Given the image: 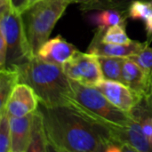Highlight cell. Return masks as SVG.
<instances>
[{"label":"cell","mask_w":152,"mask_h":152,"mask_svg":"<svg viewBox=\"0 0 152 152\" xmlns=\"http://www.w3.org/2000/svg\"><path fill=\"white\" fill-rule=\"evenodd\" d=\"M42 113L49 151L120 152L123 146L113 134L110 123L77 102L69 105H38Z\"/></svg>","instance_id":"6da1fadb"},{"label":"cell","mask_w":152,"mask_h":152,"mask_svg":"<svg viewBox=\"0 0 152 152\" xmlns=\"http://www.w3.org/2000/svg\"><path fill=\"white\" fill-rule=\"evenodd\" d=\"M16 69L19 72V83L30 86L40 104L59 106L77 102L70 79L65 74L62 66L33 57Z\"/></svg>","instance_id":"7a4b0ae2"},{"label":"cell","mask_w":152,"mask_h":152,"mask_svg":"<svg viewBox=\"0 0 152 152\" xmlns=\"http://www.w3.org/2000/svg\"><path fill=\"white\" fill-rule=\"evenodd\" d=\"M70 3L69 0H38L20 12L32 57L48 40L55 24Z\"/></svg>","instance_id":"3957f363"},{"label":"cell","mask_w":152,"mask_h":152,"mask_svg":"<svg viewBox=\"0 0 152 152\" xmlns=\"http://www.w3.org/2000/svg\"><path fill=\"white\" fill-rule=\"evenodd\" d=\"M0 34L4 37L7 45L6 68L16 69L33 58L20 12L14 7L12 0L0 3Z\"/></svg>","instance_id":"277c9868"},{"label":"cell","mask_w":152,"mask_h":152,"mask_svg":"<svg viewBox=\"0 0 152 152\" xmlns=\"http://www.w3.org/2000/svg\"><path fill=\"white\" fill-rule=\"evenodd\" d=\"M70 84L75 100L104 121L117 126H127L133 119L130 113L113 105L96 87L71 79Z\"/></svg>","instance_id":"5b68a950"},{"label":"cell","mask_w":152,"mask_h":152,"mask_svg":"<svg viewBox=\"0 0 152 152\" xmlns=\"http://www.w3.org/2000/svg\"><path fill=\"white\" fill-rule=\"evenodd\" d=\"M62 67L69 79L86 86H95L104 79L98 56L89 53L79 51Z\"/></svg>","instance_id":"8992f818"},{"label":"cell","mask_w":152,"mask_h":152,"mask_svg":"<svg viewBox=\"0 0 152 152\" xmlns=\"http://www.w3.org/2000/svg\"><path fill=\"white\" fill-rule=\"evenodd\" d=\"M106 28H98L90 43L86 53L97 56H110V57H123L129 58L139 53L146 46L150 45L147 42L132 41L126 45H118L105 43L102 40V34Z\"/></svg>","instance_id":"52a82bcc"},{"label":"cell","mask_w":152,"mask_h":152,"mask_svg":"<svg viewBox=\"0 0 152 152\" xmlns=\"http://www.w3.org/2000/svg\"><path fill=\"white\" fill-rule=\"evenodd\" d=\"M111 128L115 140L123 146L124 151L152 152L151 142L140 124L134 118L127 126L112 124Z\"/></svg>","instance_id":"ba28073f"},{"label":"cell","mask_w":152,"mask_h":152,"mask_svg":"<svg viewBox=\"0 0 152 152\" xmlns=\"http://www.w3.org/2000/svg\"><path fill=\"white\" fill-rule=\"evenodd\" d=\"M39 101L34 89L24 83H19L14 87L4 110L9 117H24L38 109Z\"/></svg>","instance_id":"9c48e42d"},{"label":"cell","mask_w":152,"mask_h":152,"mask_svg":"<svg viewBox=\"0 0 152 152\" xmlns=\"http://www.w3.org/2000/svg\"><path fill=\"white\" fill-rule=\"evenodd\" d=\"M94 87L101 91L113 105L128 113L140 98L129 87L118 81L102 79Z\"/></svg>","instance_id":"30bf717a"},{"label":"cell","mask_w":152,"mask_h":152,"mask_svg":"<svg viewBox=\"0 0 152 152\" xmlns=\"http://www.w3.org/2000/svg\"><path fill=\"white\" fill-rule=\"evenodd\" d=\"M78 52L79 51L74 45L69 43L59 35L53 38L48 39L40 47L36 57L50 63L63 66Z\"/></svg>","instance_id":"8fae6325"},{"label":"cell","mask_w":152,"mask_h":152,"mask_svg":"<svg viewBox=\"0 0 152 152\" xmlns=\"http://www.w3.org/2000/svg\"><path fill=\"white\" fill-rule=\"evenodd\" d=\"M122 83L139 97L152 94V80L150 76L130 58H126L123 64Z\"/></svg>","instance_id":"7c38bea8"},{"label":"cell","mask_w":152,"mask_h":152,"mask_svg":"<svg viewBox=\"0 0 152 152\" xmlns=\"http://www.w3.org/2000/svg\"><path fill=\"white\" fill-rule=\"evenodd\" d=\"M33 113L24 117H10L11 152H28L31 141Z\"/></svg>","instance_id":"4fadbf2b"},{"label":"cell","mask_w":152,"mask_h":152,"mask_svg":"<svg viewBox=\"0 0 152 152\" xmlns=\"http://www.w3.org/2000/svg\"><path fill=\"white\" fill-rule=\"evenodd\" d=\"M129 113L140 124L152 144V94L141 96Z\"/></svg>","instance_id":"5bb4252c"},{"label":"cell","mask_w":152,"mask_h":152,"mask_svg":"<svg viewBox=\"0 0 152 152\" xmlns=\"http://www.w3.org/2000/svg\"><path fill=\"white\" fill-rule=\"evenodd\" d=\"M49 151L48 141L45 133L42 113L37 109L33 114L31 127V141L28 152Z\"/></svg>","instance_id":"9a60e30c"},{"label":"cell","mask_w":152,"mask_h":152,"mask_svg":"<svg viewBox=\"0 0 152 152\" xmlns=\"http://www.w3.org/2000/svg\"><path fill=\"white\" fill-rule=\"evenodd\" d=\"M128 19L127 11H119L115 9H103L93 13L90 17V22L98 28H108L110 26L126 23Z\"/></svg>","instance_id":"2e32d148"},{"label":"cell","mask_w":152,"mask_h":152,"mask_svg":"<svg viewBox=\"0 0 152 152\" xmlns=\"http://www.w3.org/2000/svg\"><path fill=\"white\" fill-rule=\"evenodd\" d=\"M19 72L16 69H0V111H4L5 105L17 84Z\"/></svg>","instance_id":"e0dca14e"},{"label":"cell","mask_w":152,"mask_h":152,"mask_svg":"<svg viewBox=\"0 0 152 152\" xmlns=\"http://www.w3.org/2000/svg\"><path fill=\"white\" fill-rule=\"evenodd\" d=\"M125 59L123 57L98 56L104 79L122 83V69Z\"/></svg>","instance_id":"ac0fdd59"},{"label":"cell","mask_w":152,"mask_h":152,"mask_svg":"<svg viewBox=\"0 0 152 152\" xmlns=\"http://www.w3.org/2000/svg\"><path fill=\"white\" fill-rule=\"evenodd\" d=\"M126 23L117 24L106 28L102 34V40L105 43L126 45L131 43L133 40L127 36L126 32Z\"/></svg>","instance_id":"d6986e66"},{"label":"cell","mask_w":152,"mask_h":152,"mask_svg":"<svg viewBox=\"0 0 152 152\" xmlns=\"http://www.w3.org/2000/svg\"><path fill=\"white\" fill-rule=\"evenodd\" d=\"M10 117L5 110L0 111V152H11Z\"/></svg>","instance_id":"ffe728a7"},{"label":"cell","mask_w":152,"mask_h":152,"mask_svg":"<svg viewBox=\"0 0 152 152\" xmlns=\"http://www.w3.org/2000/svg\"><path fill=\"white\" fill-rule=\"evenodd\" d=\"M129 58L135 61L150 76L152 80V47L148 45L139 53Z\"/></svg>","instance_id":"44dd1931"},{"label":"cell","mask_w":152,"mask_h":152,"mask_svg":"<svg viewBox=\"0 0 152 152\" xmlns=\"http://www.w3.org/2000/svg\"><path fill=\"white\" fill-rule=\"evenodd\" d=\"M14 7L20 11L22 12L27 7V0H12Z\"/></svg>","instance_id":"7402d4cb"},{"label":"cell","mask_w":152,"mask_h":152,"mask_svg":"<svg viewBox=\"0 0 152 152\" xmlns=\"http://www.w3.org/2000/svg\"><path fill=\"white\" fill-rule=\"evenodd\" d=\"M94 0H69L70 4H80V5H85L89 3H92Z\"/></svg>","instance_id":"603a6c76"},{"label":"cell","mask_w":152,"mask_h":152,"mask_svg":"<svg viewBox=\"0 0 152 152\" xmlns=\"http://www.w3.org/2000/svg\"><path fill=\"white\" fill-rule=\"evenodd\" d=\"M37 1H38V0H27V6H28L29 4H33V3H35Z\"/></svg>","instance_id":"cb8c5ba5"}]
</instances>
